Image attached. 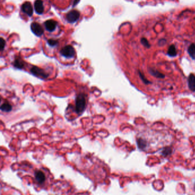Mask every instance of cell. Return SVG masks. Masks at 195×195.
Segmentation results:
<instances>
[{"label": "cell", "instance_id": "obj_1", "mask_svg": "<svg viewBox=\"0 0 195 195\" xmlns=\"http://www.w3.org/2000/svg\"><path fill=\"white\" fill-rule=\"evenodd\" d=\"M86 106V101L83 95H79L77 96L75 101V110L77 113H81L85 109Z\"/></svg>", "mask_w": 195, "mask_h": 195}, {"label": "cell", "instance_id": "obj_2", "mask_svg": "<svg viewBox=\"0 0 195 195\" xmlns=\"http://www.w3.org/2000/svg\"><path fill=\"white\" fill-rule=\"evenodd\" d=\"M60 53L66 58H72L75 55V51L72 46L67 45L61 50Z\"/></svg>", "mask_w": 195, "mask_h": 195}, {"label": "cell", "instance_id": "obj_3", "mask_svg": "<svg viewBox=\"0 0 195 195\" xmlns=\"http://www.w3.org/2000/svg\"><path fill=\"white\" fill-rule=\"evenodd\" d=\"M80 16V14L79 11L76 10H72L66 14V18L69 22L74 23L79 20Z\"/></svg>", "mask_w": 195, "mask_h": 195}, {"label": "cell", "instance_id": "obj_4", "mask_svg": "<svg viewBox=\"0 0 195 195\" xmlns=\"http://www.w3.org/2000/svg\"><path fill=\"white\" fill-rule=\"evenodd\" d=\"M32 73L37 77H41L44 79H46L48 77L49 74L47 73L43 69H40L36 66H33L30 69Z\"/></svg>", "mask_w": 195, "mask_h": 195}, {"label": "cell", "instance_id": "obj_5", "mask_svg": "<svg viewBox=\"0 0 195 195\" xmlns=\"http://www.w3.org/2000/svg\"><path fill=\"white\" fill-rule=\"evenodd\" d=\"M31 30L35 35L37 36H41L44 33V29L42 26L37 22H33L31 24Z\"/></svg>", "mask_w": 195, "mask_h": 195}, {"label": "cell", "instance_id": "obj_6", "mask_svg": "<svg viewBox=\"0 0 195 195\" xmlns=\"http://www.w3.org/2000/svg\"><path fill=\"white\" fill-rule=\"evenodd\" d=\"M21 10L24 13L29 16H32L33 14V7L29 2H26L23 3L21 6Z\"/></svg>", "mask_w": 195, "mask_h": 195}, {"label": "cell", "instance_id": "obj_7", "mask_svg": "<svg viewBox=\"0 0 195 195\" xmlns=\"http://www.w3.org/2000/svg\"><path fill=\"white\" fill-rule=\"evenodd\" d=\"M35 9L36 12L39 14H42L44 11V7L42 0H36L35 2Z\"/></svg>", "mask_w": 195, "mask_h": 195}, {"label": "cell", "instance_id": "obj_8", "mask_svg": "<svg viewBox=\"0 0 195 195\" xmlns=\"http://www.w3.org/2000/svg\"><path fill=\"white\" fill-rule=\"evenodd\" d=\"M57 23L56 21L53 20H49L45 22V26L48 31L51 32L55 30L57 26Z\"/></svg>", "mask_w": 195, "mask_h": 195}, {"label": "cell", "instance_id": "obj_9", "mask_svg": "<svg viewBox=\"0 0 195 195\" xmlns=\"http://www.w3.org/2000/svg\"><path fill=\"white\" fill-rule=\"evenodd\" d=\"M188 85L189 89L191 91L195 92V76L192 73L190 74L188 76Z\"/></svg>", "mask_w": 195, "mask_h": 195}, {"label": "cell", "instance_id": "obj_10", "mask_svg": "<svg viewBox=\"0 0 195 195\" xmlns=\"http://www.w3.org/2000/svg\"><path fill=\"white\" fill-rule=\"evenodd\" d=\"M148 71H149V73L152 76H154V77H155L156 78H158V79H164V78H165V75L164 74L160 73V72H158V70H156L154 69L150 68H149Z\"/></svg>", "mask_w": 195, "mask_h": 195}, {"label": "cell", "instance_id": "obj_11", "mask_svg": "<svg viewBox=\"0 0 195 195\" xmlns=\"http://www.w3.org/2000/svg\"><path fill=\"white\" fill-rule=\"evenodd\" d=\"M35 177L37 181L39 183H43L45 180V176L44 173L40 171H38L35 173Z\"/></svg>", "mask_w": 195, "mask_h": 195}, {"label": "cell", "instance_id": "obj_12", "mask_svg": "<svg viewBox=\"0 0 195 195\" xmlns=\"http://www.w3.org/2000/svg\"><path fill=\"white\" fill-rule=\"evenodd\" d=\"M137 144L138 148L141 150H144L147 146V143H146V140L142 138H139L137 140Z\"/></svg>", "mask_w": 195, "mask_h": 195}, {"label": "cell", "instance_id": "obj_13", "mask_svg": "<svg viewBox=\"0 0 195 195\" xmlns=\"http://www.w3.org/2000/svg\"><path fill=\"white\" fill-rule=\"evenodd\" d=\"M177 51H176V47L174 45H171L168 50V52H167V54L170 56V57H175L177 56Z\"/></svg>", "mask_w": 195, "mask_h": 195}, {"label": "cell", "instance_id": "obj_14", "mask_svg": "<svg viewBox=\"0 0 195 195\" xmlns=\"http://www.w3.org/2000/svg\"><path fill=\"white\" fill-rule=\"evenodd\" d=\"M188 53L190 56L195 60V44H192L188 48Z\"/></svg>", "mask_w": 195, "mask_h": 195}, {"label": "cell", "instance_id": "obj_15", "mask_svg": "<svg viewBox=\"0 0 195 195\" xmlns=\"http://www.w3.org/2000/svg\"><path fill=\"white\" fill-rule=\"evenodd\" d=\"M1 110L3 111V112H9L12 110V105L9 104V103H4L1 106Z\"/></svg>", "mask_w": 195, "mask_h": 195}, {"label": "cell", "instance_id": "obj_16", "mask_svg": "<svg viewBox=\"0 0 195 195\" xmlns=\"http://www.w3.org/2000/svg\"><path fill=\"white\" fill-rule=\"evenodd\" d=\"M172 153V149L170 147H166L162 149V151L161 152V154L162 156L166 157L170 154H171Z\"/></svg>", "mask_w": 195, "mask_h": 195}, {"label": "cell", "instance_id": "obj_17", "mask_svg": "<svg viewBox=\"0 0 195 195\" xmlns=\"http://www.w3.org/2000/svg\"><path fill=\"white\" fill-rule=\"evenodd\" d=\"M139 76H140V79H142V80L143 81V82L146 85H148V84H151V83H150L149 80H148L146 79V77H145V76H144L140 71H139Z\"/></svg>", "mask_w": 195, "mask_h": 195}, {"label": "cell", "instance_id": "obj_18", "mask_svg": "<svg viewBox=\"0 0 195 195\" xmlns=\"http://www.w3.org/2000/svg\"><path fill=\"white\" fill-rule=\"evenodd\" d=\"M14 66L15 67L17 68H19V69H21L23 68L24 66V64H23V62L20 60V59H18V60H16L14 62Z\"/></svg>", "mask_w": 195, "mask_h": 195}, {"label": "cell", "instance_id": "obj_19", "mask_svg": "<svg viewBox=\"0 0 195 195\" xmlns=\"http://www.w3.org/2000/svg\"><path fill=\"white\" fill-rule=\"evenodd\" d=\"M141 43L143 44V46H144L145 47H146V48H149L150 47V44L149 43L148 41L147 40V39L146 38H142L141 39Z\"/></svg>", "mask_w": 195, "mask_h": 195}, {"label": "cell", "instance_id": "obj_20", "mask_svg": "<svg viewBox=\"0 0 195 195\" xmlns=\"http://www.w3.org/2000/svg\"><path fill=\"white\" fill-rule=\"evenodd\" d=\"M48 43V44H49L50 46H52V47L56 45L57 44V43H58L57 41H56L54 40H51H51H49Z\"/></svg>", "mask_w": 195, "mask_h": 195}, {"label": "cell", "instance_id": "obj_21", "mask_svg": "<svg viewBox=\"0 0 195 195\" xmlns=\"http://www.w3.org/2000/svg\"><path fill=\"white\" fill-rule=\"evenodd\" d=\"M5 40L2 38H1L0 39V47H1V51L3 50V49L4 48V47H5Z\"/></svg>", "mask_w": 195, "mask_h": 195}, {"label": "cell", "instance_id": "obj_22", "mask_svg": "<svg viewBox=\"0 0 195 195\" xmlns=\"http://www.w3.org/2000/svg\"></svg>", "mask_w": 195, "mask_h": 195}]
</instances>
